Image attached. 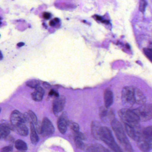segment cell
Instances as JSON below:
<instances>
[{
    "label": "cell",
    "instance_id": "obj_1",
    "mask_svg": "<svg viewBox=\"0 0 152 152\" xmlns=\"http://www.w3.org/2000/svg\"><path fill=\"white\" fill-rule=\"evenodd\" d=\"M122 101L126 108L132 110L145 104L146 99L139 89L134 86H130L123 89Z\"/></svg>",
    "mask_w": 152,
    "mask_h": 152
},
{
    "label": "cell",
    "instance_id": "obj_2",
    "mask_svg": "<svg viewBox=\"0 0 152 152\" xmlns=\"http://www.w3.org/2000/svg\"><path fill=\"white\" fill-rule=\"evenodd\" d=\"M112 129L124 150L127 152H133V149L125 134L123 127L118 120L115 118L111 123Z\"/></svg>",
    "mask_w": 152,
    "mask_h": 152
},
{
    "label": "cell",
    "instance_id": "obj_3",
    "mask_svg": "<svg viewBox=\"0 0 152 152\" xmlns=\"http://www.w3.org/2000/svg\"><path fill=\"white\" fill-rule=\"evenodd\" d=\"M100 140H102L114 152H123L122 149L115 142L111 131L107 127L104 126L102 127Z\"/></svg>",
    "mask_w": 152,
    "mask_h": 152
},
{
    "label": "cell",
    "instance_id": "obj_4",
    "mask_svg": "<svg viewBox=\"0 0 152 152\" xmlns=\"http://www.w3.org/2000/svg\"><path fill=\"white\" fill-rule=\"evenodd\" d=\"M118 114L124 124L131 125L139 124L140 122L139 119L132 109L128 108L121 109L118 111Z\"/></svg>",
    "mask_w": 152,
    "mask_h": 152
},
{
    "label": "cell",
    "instance_id": "obj_5",
    "mask_svg": "<svg viewBox=\"0 0 152 152\" xmlns=\"http://www.w3.org/2000/svg\"><path fill=\"white\" fill-rule=\"evenodd\" d=\"M124 130L127 135L136 142L142 140L144 129L139 124L136 125L124 124Z\"/></svg>",
    "mask_w": 152,
    "mask_h": 152
},
{
    "label": "cell",
    "instance_id": "obj_6",
    "mask_svg": "<svg viewBox=\"0 0 152 152\" xmlns=\"http://www.w3.org/2000/svg\"><path fill=\"white\" fill-rule=\"evenodd\" d=\"M132 110L137 115L140 121H146L152 119V109L151 104H145Z\"/></svg>",
    "mask_w": 152,
    "mask_h": 152
},
{
    "label": "cell",
    "instance_id": "obj_7",
    "mask_svg": "<svg viewBox=\"0 0 152 152\" xmlns=\"http://www.w3.org/2000/svg\"><path fill=\"white\" fill-rule=\"evenodd\" d=\"M54 131L55 128L52 122L48 118L44 117L41 123V134L43 137H49L52 135Z\"/></svg>",
    "mask_w": 152,
    "mask_h": 152
},
{
    "label": "cell",
    "instance_id": "obj_8",
    "mask_svg": "<svg viewBox=\"0 0 152 152\" xmlns=\"http://www.w3.org/2000/svg\"><path fill=\"white\" fill-rule=\"evenodd\" d=\"M99 115L101 121L104 123H111L115 119L113 110L105 107H101L99 108Z\"/></svg>",
    "mask_w": 152,
    "mask_h": 152
},
{
    "label": "cell",
    "instance_id": "obj_9",
    "mask_svg": "<svg viewBox=\"0 0 152 152\" xmlns=\"http://www.w3.org/2000/svg\"><path fill=\"white\" fill-rule=\"evenodd\" d=\"M11 124L14 128L21 124H25L26 122L24 115L22 114L19 111L15 110L11 113L10 117Z\"/></svg>",
    "mask_w": 152,
    "mask_h": 152
},
{
    "label": "cell",
    "instance_id": "obj_10",
    "mask_svg": "<svg viewBox=\"0 0 152 152\" xmlns=\"http://www.w3.org/2000/svg\"><path fill=\"white\" fill-rule=\"evenodd\" d=\"M65 103L66 99L64 96H59L54 100L52 108L53 113L56 115H57L64 110Z\"/></svg>",
    "mask_w": 152,
    "mask_h": 152
},
{
    "label": "cell",
    "instance_id": "obj_11",
    "mask_svg": "<svg viewBox=\"0 0 152 152\" xmlns=\"http://www.w3.org/2000/svg\"><path fill=\"white\" fill-rule=\"evenodd\" d=\"M69 120L66 113H63L58 117L57 121L58 128L62 134H64L66 132L69 126Z\"/></svg>",
    "mask_w": 152,
    "mask_h": 152
},
{
    "label": "cell",
    "instance_id": "obj_12",
    "mask_svg": "<svg viewBox=\"0 0 152 152\" xmlns=\"http://www.w3.org/2000/svg\"><path fill=\"white\" fill-rule=\"evenodd\" d=\"M102 127L103 126H101V124L97 121H93L91 123V134L93 137L98 140H100Z\"/></svg>",
    "mask_w": 152,
    "mask_h": 152
},
{
    "label": "cell",
    "instance_id": "obj_13",
    "mask_svg": "<svg viewBox=\"0 0 152 152\" xmlns=\"http://www.w3.org/2000/svg\"><path fill=\"white\" fill-rule=\"evenodd\" d=\"M104 103L105 107L110 108L113 102V95L110 89L105 90L104 94Z\"/></svg>",
    "mask_w": 152,
    "mask_h": 152
},
{
    "label": "cell",
    "instance_id": "obj_14",
    "mask_svg": "<svg viewBox=\"0 0 152 152\" xmlns=\"http://www.w3.org/2000/svg\"><path fill=\"white\" fill-rule=\"evenodd\" d=\"M44 94V90L43 88L40 86H39L35 88L34 91L32 93V98L34 101L39 102L42 100Z\"/></svg>",
    "mask_w": 152,
    "mask_h": 152
},
{
    "label": "cell",
    "instance_id": "obj_15",
    "mask_svg": "<svg viewBox=\"0 0 152 152\" xmlns=\"http://www.w3.org/2000/svg\"><path fill=\"white\" fill-rule=\"evenodd\" d=\"M137 145L143 152H149L152 148V143L146 141L144 140L137 142Z\"/></svg>",
    "mask_w": 152,
    "mask_h": 152
},
{
    "label": "cell",
    "instance_id": "obj_16",
    "mask_svg": "<svg viewBox=\"0 0 152 152\" xmlns=\"http://www.w3.org/2000/svg\"><path fill=\"white\" fill-rule=\"evenodd\" d=\"M24 116L26 122L28 121L30 122V123L34 124L38 121L36 115L31 110H29L27 113H26L24 115Z\"/></svg>",
    "mask_w": 152,
    "mask_h": 152
},
{
    "label": "cell",
    "instance_id": "obj_17",
    "mask_svg": "<svg viewBox=\"0 0 152 152\" xmlns=\"http://www.w3.org/2000/svg\"><path fill=\"white\" fill-rule=\"evenodd\" d=\"M152 127L151 126H148L144 129L143 131V139L146 141L152 143Z\"/></svg>",
    "mask_w": 152,
    "mask_h": 152
},
{
    "label": "cell",
    "instance_id": "obj_18",
    "mask_svg": "<svg viewBox=\"0 0 152 152\" xmlns=\"http://www.w3.org/2000/svg\"><path fill=\"white\" fill-rule=\"evenodd\" d=\"M10 130L4 124H0V139H6L9 135Z\"/></svg>",
    "mask_w": 152,
    "mask_h": 152
},
{
    "label": "cell",
    "instance_id": "obj_19",
    "mask_svg": "<svg viewBox=\"0 0 152 152\" xmlns=\"http://www.w3.org/2000/svg\"><path fill=\"white\" fill-rule=\"evenodd\" d=\"M31 128V140L32 143L36 144L39 142V137L35 130V127L33 124L30 123Z\"/></svg>",
    "mask_w": 152,
    "mask_h": 152
},
{
    "label": "cell",
    "instance_id": "obj_20",
    "mask_svg": "<svg viewBox=\"0 0 152 152\" xmlns=\"http://www.w3.org/2000/svg\"><path fill=\"white\" fill-rule=\"evenodd\" d=\"M15 130L17 133L22 136H27L28 134V129L25 124H23L15 127Z\"/></svg>",
    "mask_w": 152,
    "mask_h": 152
},
{
    "label": "cell",
    "instance_id": "obj_21",
    "mask_svg": "<svg viewBox=\"0 0 152 152\" xmlns=\"http://www.w3.org/2000/svg\"><path fill=\"white\" fill-rule=\"evenodd\" d=\"M104 147L99 144L91 145L86 150V152H102Z\"/></svg>",
    "mask_w": 152,
    "mask_h": 152
},
{
    "label": "cell",
    "instance_id": "obj_22",
    "mask_svg": "<svg viewBox=\"0 0 152 152\" xmlns=\"http://www.w3.org/2000/svg\"><path fill=\"white\" fill-rule=\"evenodd\" d=\"M15 147L18 150L26 151L27 149V145L26 143L21 140H18L15 141Z\"/></svg>",
    "mask_w": 152,
    "mask_h": 152
},
{
    "label": "cell",
    "instance_id": "obj_23",
    "mask_svg": "<svg viewBox=\"0 0 152 152\" xmlns=\"http://www.w3.org/2000/svg\"><path fill=\"white\" fill-rule=\"evenodd\" d=\"M26 84L29 88H36L37 87L39 86L40 82L38 80H31L27 81Z\"/></svg>",
    "mask_w": 152,
    "mask_h": 152
},
{
    "label": "cell",
    "instance_id": "obj_24",
    "mask_svg": "<svg viewBox=\"0 0 152 152\" xmlns=\"http://www.w3.org/2000/svg\"><path fill=\"white\" fill-rule=\"evenodd\" d=\"M74 139L75 142L76 147L80 149L83 150L85 148V145L83 142V140H82L76 137H74Z\"/></svg>",
    "mask_w": 152,
    "mask_h": 152
},
{
    "label": "cell",
    "instance_id": "obj_25",
    "mask_svg": "<svg viewBox=\"0 0 152 152\" xmlns=\"http://www.w3.org/2000/svg\"><path fill=\"white\" fill-rule=\"evenodd\" d=\"M69 126L71 128V129L74 132H80V127L79 125L76 123L72 121H69Z\"/></svg>",
    "mask_w": 152,
    "mask_h": 152
},
{
    "label": "cell",
    "instance_id": "obj_26",
    "mask_svg": "<svg viewBox=\"0 0 152 152\" xmlns=\"http://www.w3.org/2000/svg\"><path fill=\"white\" fill-rule=\"evenodd\" d=\"M143 52L144 54L146 56L148 57V58L150 60V61L152 60V50L151 49L149 48H144L143 49Z\"/></svg>",
    "mask_w": 152,
    "mask_h": 152
},
{
    "label": "cell",
    "instance_id": "obj_27",
    "mask_svg": "<svg viewBox=\"0 0 152 152\" xmlns=\"http://www.w3.org/2000/svg\"><path fill=\"white\" fill-rule=\"evenodd\" d=\"M147 5V3L145 1H140L139 6L140 11L141 12H143L145 11L146 7Z\"/></svg>",
    "mask_w": 152,
    "mask_h": 152
},
{
    "label": "cell",
    "instance_id": "obj_28",
    "mask_svg": "<svg viewBox=\"0 0 152 152\" xmlns=\"http://www.w3.org/2000/svg\"><path fill=\"white\" fill-rule=\"evenodd\" d=\"M13 150V147L11 146H7L1 148V152H11Z\"/></svg>",
    "mask_w": 152,
    "mask_h": 152
},
{
    "label": "cell",
    "instance_id": "obj_29",
    "mask_svg": "<svg viewBox=\"0 0 152 152\" xmlns=\"http://www.w3.org/2000/svg\"><path fill=\"white\" fill-rule=\"evenodd\" d=\"M35 126H36V128H35V130H36V132H38V133L41 134V124L40 122L39 121H37V122L35 124Z\"/></svg>",
    "mask_w": 152,
    "mask_h": 152
},
{
    "label": "cell",
    "instance_id": "obj_30",
    "mask_svg": "<svg viewBox=\"0 0 152 152\" xmlns=\"http://www.w3.org/2000/svg\"><path fill=\"white\" fill-rule=\"evenodd\" d=\"M43 17L46 19H49L50 17V14L48 12H44L43 14Z\"/></svg>",
    "mask_w": 152,
    "mask_h": 152
},
{
    "label": "cell",
    "instance_id": "obj_31",
    "mask_svg": "<svg viewBox=\"0 0 152 152\" xmlns=\"http://www.w3.org/2000/svg\"><path fill=\"white\" fill-rule=\"evenodd\" d=\"M5 139L10 141H13L14 140V138L12 137H11V136H9V135Z\"/></svg>",
    "mask_w": 152,
    "mask_h": 152
},
{
    "label": "cell",
    "instance_id": "obj_32",
    "mask_svg": "<svg viewBox=\"0 0 152 152\" xmlns=\"http://www.w3.org/2000/svg\"><path fill=\"white\" fill-rule=\"evenodd\" d=\"M56 25V22L54 21V20H51L50 22V26H54Z\"/></svg>",
    "mask_w": 152,
    "mask_h": 152
},
{
    "label": "cell",
    "instance_id": "obj_33",
    "mask_svg": "<svg viewBox=\"0 0 152 152\" xmlns=\"http://www.w3.org/2000/svg\"><path fill=\"white\" fill-rule=\"evenodd\" d=\"M24 45L25 43H24V42H20L17 44V46L18 47H23V46H24Z\"/></svg>",
    "mask_w": 152,
    "mask_h": 152
},
{
    "label": "cell",
    "instance_id": "obj_34",
    "mask_svg": "<svg viewBox=\"0 0 152 152\" xmlns=\"http://www.w3.org/2000/svg\"><path fill=\"white\" fill-rule=\"evenodd\" d=\"M56 92H55V91L53 90H51L50 91V92H49V95H55Z\"/></svg>",
    "mask_w": 152,
    "mask_h": 152
},
{
    "label": "cell",
    "instance_id": "obj_35",
    "mask_svg": "<svg viewBox=\"0 0 152 152\" xmlns=\"http://www.w3.org/2000/svg\"><path fill=\"white\" fill-rule=\"evenodd\" d=\"M102 152H111L109 150H108V149H106V148H105L103 149V151H102Z\"/></svg>",
    "mask_w": 152,
    "mask_h": 152
},
{
    "label": "cell",
    "instance_id": "obj_36",
    "mask_svg": "<svg viewBox=\"0 0 152 152\" xmlns=\"http://www.w3.org/2000/svg\"><path fill=\"white\" fill-rule=\"evenodd\" d=\"M2 58H3V56L1 51H0V60H1Z\"/></svg>",
    "mask_w": 152,
    "mask_h": 152
},
{
    "label": "cell",
    "instance_id": "obj_37",
    "mask_svg": "<svg viewBox=\"0 0 152 152\" xmlns=\"http://www.w3.org/2000/svg\"><path fill=\"white\" fill-rule=\"evenodd\" d=\"M54 21H55V22H56V23H58L59 21V19L58 18H55V19H54Z\"/></svg>",
    "mask_w": 152,
    "mask_h": 152
},
{
    "label": "cell",
    "instance_id": "obj_38",
    "mask_svg": "<svg viewBox=\"0 0 152 152\" xmlns=\"http://www.w3.org/2000/svg\"><path fill=\"white\" fill-rule=\"evenodd\" d=\"M96 18L98 20H101V19H102V18H101L100 17L98 16H96Z\"/></svg>",
    "mask_w": 152,
    "mask_h": 152
},
{
    "label": "cell",
    "instance_id": "obj_39",
    "mask_svg": "<svg viewBox=\"0 0 152 152\" xmlns=\"http://www.w3.org/2000/svg\"><path fill=\"white\" fill-rule=\"evenodd\" d=\"M16 152H26L25 151H23V150H18Z\"/></svg>",
    "mask_w": 152,
    "mask_h": 152
},
{
    "label": "cell",
    "instance_id": "obj_40",
    "mask_svg": "<svg viewBox=\"0 0 152 152\" xmlns=\"http://www.w3.org/2000/svg\"><path fill=\"white\" fill-rule=\"evenodd\" d=\"M1 108L0 107V112H1Z\"/></svg>",
    "mask_w": 152,
    "mask_h": 152
},
{
    "label": "cell",
    "instance_id": "obj_41",
    "mask_svg": "<svg viewBox=\"0 0 152 152\" xmlns=\"http://www.w3.org/2000/svg\"><path fill=\"white\" fill-rule=\"evenodd\" d=\"M1 23V22H0V24Z\"/></svg>",
    "mask_w": 152,
    "mask_h": 152
}]
</instances>
